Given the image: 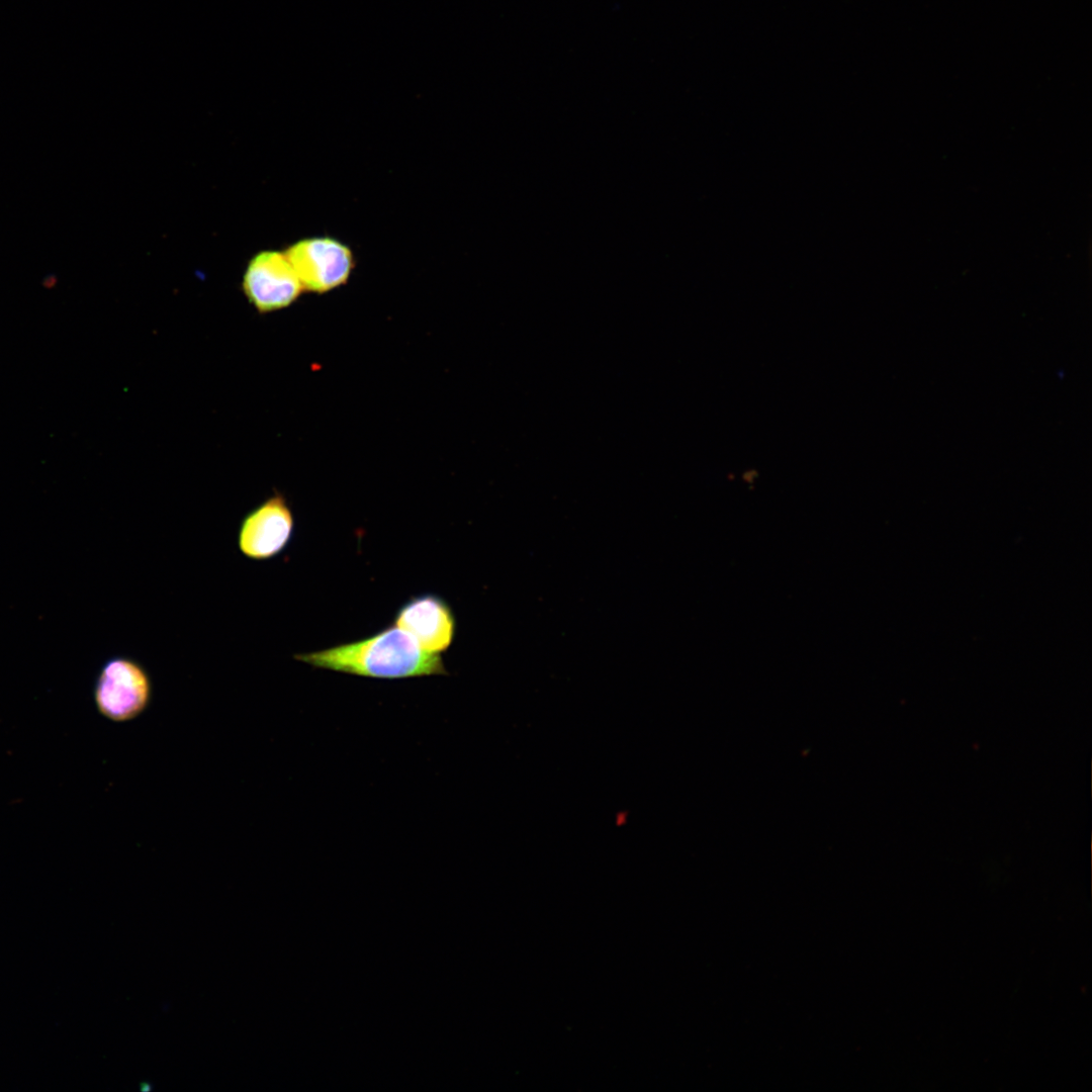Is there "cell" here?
<instances>
[{
  "label": "cell",
  "mask_w": 1092,
  "mask_h": 1092,
  "mask_svg": "<svg viewBox=\"0 0 1092 1092\" xmlns=\"http://www.w3.org/2000/svg\"><path fill=\"white\" fill-rule=\"evenodd\" d=\"M294 658L316 668L375 678L446 673L439 653L425 651L395 625L359 641L295 654Z\"/></svg>",
  "instance_id": "obj_1"
},
{
  "label": "cell",
  "mask_w": 1092,
  "mask_h": 1092,
  "mask_svg": "<svg viewBox=\"0 0 1092 1092\" xmlns=\"http://www.w3.org/2000/svg\"><path fill=\"white\" fill-rule=\"evenodd\" d=\"M152 699L151 674L139 660L115 655L102 664L93 687L101 716L115 723L132 721L148 710Z\"/></svg>",
  "instance_id": "obj_2"
},
{
  "label": "cell",
  "mask_w": 1092,
  "mask_h": 1092,
  "mask_svg": "<svg viewBox=\"0 0 1092 1092\" xmlns=\"http://www.w3.org/2000/svg\"><path fill=\"white\" fill-rule=\"evenodd\" d=\"M304 290L325 293L347 282L355 266L351 249L331 237L306 238L284 251Z\"/></svg>",
  "instance_id": "obj_3"
},
{
  "label": "cell",
  "mask_w": 1092,
  "mask_h": 1092,
  "mask_svg": "<svg viewBox=\"0 0 1092 1092\" xmlns=\"http://www.w3.org/2000/svg\"><path fill=\"white\" fill-rule=\"evenodd\" d=\"M294 529L292 510L285 496L276 492L243 517L238 529L237 545L248 559L268 560L288 546Z\"/></svg>",
  "instance_id": "obj_4"
},
{
  "label": "cell",
  "mask_w": 1092,
  "mask_h": 1092,
  "mask_svg": "<svg viewBox=\"0 0 1092 1092\" xmlns=\"http://www.w3.org/2000/svg\"><path fill=\"white\" fill-rule=\"evenodd\" d=\"M243 291L260 312L290 305L304 291L284 251H261L248 263Z\"/></svg>",
  "instance_id": "obj_5"
},
{
  "label": "cell",
  "mask_w": 1092,
  "mask_h": 1092,
  "mask_svg": "<svg viewBox=\"0 0 1092 1092\" xmlns=\"http://www.w3.org/2000/svg\"><path fill=\"white\" fill-rule=\"evenodd\" d=\"M394 625L425 651L441 653L452 644L456 619L450 605L433 594L411 598L397 611Z\"/></svg>",
  "instance_id": "obj_6"
}]
</instances>
